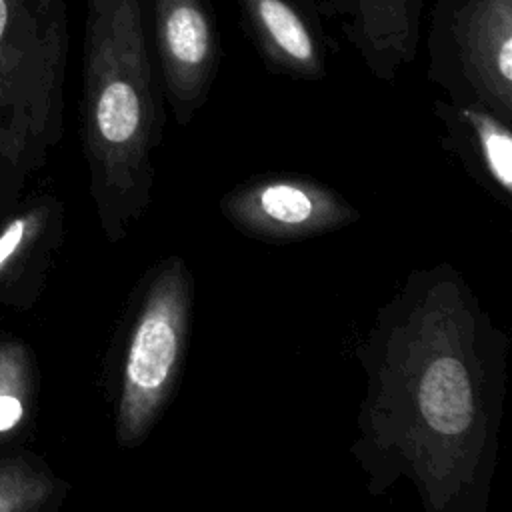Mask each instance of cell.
Wrapping results in <instances>:
<instances>
[{
  "label": "cell",
  "mask_w": 512,
  "mask_h": 512,
  "mask_svg": "<svg viewBox=\"0 0 512 512\" xmlns=\"http://www.w3.org/2000/svg\"><path fill=\"white\" fill-rule=\"evenodd\" d=\"M510 348L454 264L406 274L354 346L364 394L350 454L370 496L408 480L426 512H486Z\"/></svg>",
  "instance_id": "obj_1"
},
{
  "label": "cell",
  "mask_w": 512,
  "mask_h": 512,
  "mask_svg": "<svg viewBox=\"0 0 512 512\" xmlns=\"http://www.w3.org/2000/svg\"><path fill=\"white\" fill-rule=\"evenodd\" d=\"M164 124L144 0H86L80 132L110 242L126 238L150 208Z\"/></svg>",
  "instance_id": "obj_2"
},
{
  "label": "cell",
  "mask_w": 512,
  "mask_h": 512,
  "mask_svg": "<svg viewBox=\"0 0 512 512\" xmlns=\"http://www.w3.org/2000/svg\"><path fill=\"white\" fill-rule=\"evenodd\" d=\"M196 282L180 254H168L136 280L106 366L118 448L142 446L170 408L186 366Z\"/></svg>",
  "instance_id": "obj_3"
},
{
  "label": "cell",
  "mask_w": 512,
  "mask_h": 512,
  "mask_svg": "<svg viewBox=\"0 0 512 512\" xmlns=\"http://www.w3.org/2000/svg\"><path fill=\"white\" fill-rule=\"evenodd\" d=\"M66 0H0V150L20 162L60 134Z\"/></svg>",
  "instance_id": "obj_4"
},
{
  "label": "cell",
  "mask_w": 512,
  "mask_h": 512,
  "mask_svg": "<svg viewBox=\"0 0 512 512\" xmlns=\"http://www.w3.org/2000/svg\"><path fill=\"white\" fill-rule=\"evenodd\" d=\"M426 76L448 100L512 122V0H436Z\"/></svg>",
  "instance_id": "obj_5"
},
{
  "label": "cell",
  "mask_w": 512,
  "mask_h": 512,
  "mask_svg": "<svg viewBox=\"0 0 512 512\" xmlns=\"http://www.w3.org/2000/svg\"><path fill=\"white\" fill-rule=\"evenodd\" d=\"M220 216L242 236L292 244L348 228L362 212L322 180L298 172H262L218 200Z\"/></svg>",
  "instance_id": "obj_6"
},
{
  "label": "cell",
  "mask_w": 512,
  "mask_h": 512,
  "mask_svg": "<svg viewBox=\"0 0 512 512\" xmlns=\"http://www.w3.org/2000/svg\"><path fill=\"white\" fill-rule=\"evenodd\" d=\"M150 48L176 124L186 128L210 98L222 48L210 0H144Z\"/></svg>",
  "instance_id": "obj_7"
},
{
  "label": "cell",
  "mask_w": 512,
  "mask_h": 512,
  "mask_svg": "<svg viewBox=\"0 0 512 512\" xmlns=\"http://www.w3.org/2000/svg\"><path fill=\"white\" fill-rule=\"evenodd\" d=\"M242 30L268 72L292 80H322L328 36L314 0H236Z\"/></svg>",
  "instance_id": "obj_8"
},
{
  "label": "cell",
  "mask_w": 512,
  "mask_h": 512,
  "mask_svg": "<svg viewBox=\"0 0 512 512\" xmlns=\"http://www.w3.org/2000/svg\"><path fill=\"white\" fill-rule=\"evenodd\" d=\"M442 126L440 148L462 164L468 178L494 202L512 210V122L476 102L434 100Z\"/></svg>",
  "instance_id": "obj_9"
},
{
  "label": "cell",
  "mask_w": 512,
  "mask_h": 512,
  "mask_svg": "<svg viewBox=\"0 0 512 512\" xmlns=\"http://www.w3.org/2000/svg\"><path fill=\"white\" fill-rule=\"evenodd\" d=\"M424 0H344L340 28L368 72L394 82L420 42Z\"/></svg>",
  "instance_id": "obj_10"
},
{
  "label": "cell",
  "mask_w": 512,
  "mask_h": 512,
  "mask_svg": "<svg viewBox=\"0 0 512 512\" xmlns=\"http://www.w3.org/2000/svg\"><path fill=\"white\" fill-rule=\"evenodd\" d=\"M32 360L24 344L0 340V440L18 432L32 404Z\"/></svg>",
  "instance_id": "obj_11"
},
{
  "label": "cell",
  "mask_w": 512,
  "mask_h": 512,
  "mask_svg": "<svg viewBox=\"0 0 512 512\" xmlns=\"http://www.w3.org/2000/svg\"><path fill=\"white\" fill-rule=\"evenodd\" d=\"M64 494V484L30 462L0 460V512H34Z\"/></svg>",
  "instance_id": "obj_12"
},
{
  "label": "cell",
  "mask_w": 512,
  "mask_h": 512,
  "mask_svg": "<svg viewBox=\"0 0 512 512\" xmlns=\"http://www.w3.org/2000/svg\"><path fill=\"white\" fill-rule=\"evenodd\" d=\"M52 220L54 210L50 206H36L18 214L0 230V274L46 236Z\"/></svg>",
  "instance_id": "obj_13"
},
{
  "label": "cell",
  "mask_w": 512,
  "mask_h": 512,
  "mask_svg": "<svg viewBox=\"0 0 512 512\" xmlns=\"http://www.w3.org/2000/svg\"><path fill=\"white\" fill-rule=\"evenodd\" d=\"M320 10H322V14L330 16V18H340L342 10H344V0H322Z\"/></svg>",
  "instance_id": "obj_14"
},
{
  "label": "cell",
  "mask_w": 512,
  "mask_h": 512,
  "mask_svg": "<svg viewBox=\"0 0 512 512\" xmlns=\"http://www.w3.org/2000/svg\"><path fill=\"white\" fill-rule=\"evenodd\" d=\"M0 142H2V132H0Z\"/></svg>",
  "instance_id": "obj_15"
}]
</instances>
